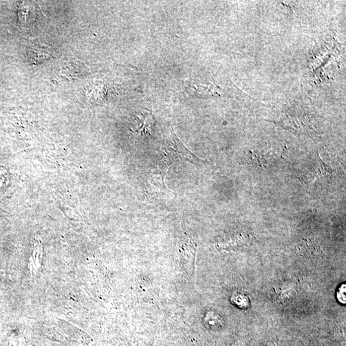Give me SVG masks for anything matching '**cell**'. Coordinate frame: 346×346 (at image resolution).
Listing matches in <instances>:
<instances>
[{"label": "cell", "instance_id": "obj_1", "mask_svg": "<svg viewBox=\"0 0 346 346\" xmlns=\"http://www.w3.org/2000/svg\"><path fill=\"white\" fill-rule=\"evenodd\" d=\"M163 154L164 155V157H166L164 158V160L166 161V163H169V165L171 164L173 162V158H175L176 155L182 156L185 160L193 163L197 167L202 166L206 164V160L198 157L187 149L174 133L172 134L170 138H167L165 142Z\"/></svg>", "mask_w": 346, "mask_h": 346}, {"label": "cell", "instance_id": "obj_2", "mask_svg": "<svg viewBox=\"0 0 346 346\" xmlns=\"http://www.w3.org/2000/svg\"><path fill=\"white\" fill-rule=\"evenodd\" d=\"M83 69V66L80 61L68 59L61 64L59 72L61 76L70 80L80 78L84 73Z\"/></svg>", "mask_w": 346, "mask_h": 346}, {"label": "cell", "instance_id": "obj_3", "mask_svg": "<svg viewBox=\"0 0 346 346\" xmlns=\"http://www.w3.org/2000/svg\"><path fill=\"white\" fill-rule=\"evenodd\" d=\"M28 58L32 63L37 64L48 61L52 56V52L50 48L45 46H32L28 50Z\"/></svg>", "mask_w": 346, "mask_h": 346}, {"label": "cell", "instance_id": "obj_4", "mask_svg": "<svg viewBox=\"0 0 346 346\" xmlns=\"http://www.w3.org/2000/svg\"><path fill=\"white\" fill-rule=\"evenodd\" d=\"M319 166L318 168V175L321 177L325 178L327 180L332 181L334 178V170L331 166L326 164L323 160L321 159L320 156H319Z\"/></svg>", "mask_w": 346, "mask_h": 346}, {"label": "cell", "instance_id": "obj_5", "mask_svg": "<svg viewBox=\"0 0 346 346\" xmlns=\"http://www.w3.org/2000/svg\"><path fill=\"white\" fill-rule=\"evenodd\" d=\"M139 120L140 123H138V132H142L145 128L149 127L150 126V121L153 120V117H152L151 112L147 110V111L141 113Z\"/></svg>", "mask_w": 346, "mask_h": 346}]
</instances>
